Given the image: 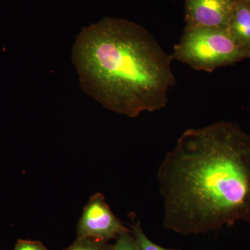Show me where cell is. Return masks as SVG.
Masks as SVG:
<instances>
[{
    "mask_svg": "<svg viewBox=\"0 0 250 250\" xmlns=\"http://www.w3.org/2000/svg\"><path fill=\"white\" fill-rule=\"evenodd\" d=\"M158 182L167 229L186 236L250 222V134L224 121L187 129Z\"/></svg>",
    "mask_w": 250,
    "mask_h": 250,
    "instance_id": "6da1fadb",
    "label": "cell"
},
{
    "mask_svg": "<svg viewBox=\"0 0 250 250\" xmlns=\"http://www.w3.org/2000/svg\"><path fill=\"white\" fill-rule=\"evenodd\" d=\"M82 90L129 118L166 107L175 84L172 54L139 24L106 18L82 29L72 53Z\"/></svg>",
    "mask_w": 250,
    "mask_h": 250,
    "instance_id": "7a4b0ae2",
    "label": "cell"
},
{
    "mask_svg": "<svg viewBox=\"0 0 250 250\" xmlns=\"http://www.w3.org/2000/svg\"><path fill=\"white\" fill-rule=\"evenodd\" d=\"M172 57L195 70L213 72L248 58V54L227 29L187 27Z\"/></svg>",
    "mask_w": 250,
    "mask_h": 250,
    "instance_id": "3957f363",
    "label": "cell"
},
{
    "mask_svg": "<svg viewBox=\"0 0 250 250\" xmlns=\"http://www.w3.org/2000/svg\"><path fill=\"white\" fill-rule=\"evenodd\" d=\"M130 231L112 211L103 194H95L83 208L77 227V238L108 242Z\"/></svg>",
    "mask_w": 250,
    "mask_h": 250,
    "instance_id": "277c9868",
    "label": "cell"
},
{
    "mask_svg": "<svg viewBox=\"0 0 250 250\" xmlns=\"http://www.w3.org/2000/svg\"><path fill=\"white\" fill-rule=\"evenodd\" d=\"M236 0H185L187 27L227 29Z\"/></svg>",
    "mask_w": 250,
    "mask_h": 250,
    "instance_id": "5b68a950",
    "label": "cell"
},
{
    "mask_svg": "<svg viewBox=\"0 0 250 250\" xmlns=\"http://www.w3.org/2000/svg\"><path fill=\"white\" fill-rule=\"evenodd\" d=\"M227 29L248 54L250 51V4L236 0Z\"/></svg>",
    "mask_w": 250,
    "mask_h": 250,
    "instance_id": "8992f818",
    "label": "cell"
},
{
    "mask_svg": "<svg viewBox=\"0 0 250 250\" xmlns=\"http://www.w3.org/2000/svg\"><path fill=\"white\" fill-rule=\"evenodd\" d=\"M131 233L135 241L141 250H182L180 249H168L163 248L156 243H153L143 231L141 223L134 222L131 225Z\"/></svg>",
    "mask_w": 250,
    "mask_h": 250,
    "instance_id": "52a82bcc",
    "label": "cell"
},
{
    "mask_svg": "<svg viewBox=\"0 0 250 250\" xmlns=\"http://www.w3.org/2000/svg\"><path fill=\"white\" fill-rule=\"evenodd\" d=\"M108 242L90 238H77L76 241L65 250H111Z\"/></svg>",
    "mask_w": 250,
    "mask_h": 250,
    "instance_id": "ba28073f",
    "label": "cell"
},
{
    "mask_svg": "<svg viewBox=\"0 0 250 250\" xmlns=\"http://www.w3.org/2000/svg\"><path fill=\"white\" fill-rule=\"evenodd\" d=\"M111 250H141L135 241L131 230L121 233L112 245Z\"/></svg>",
    "mask_w": 250,
    "mask_h": 250,
    "instance_id": "9c48e42d",
    "label": "cell"
},
{
    "mask_svg": "<svg viewBox=\"0 0 250 250\" xmlns=\"http://www.w3.org/2000/svg\"><path fill=\"white\" fill-rule=\"evenodd\" d=\"M14 250H48L39 241L19 240L15 246Z\"/></svg>",
    "mask_w": 250,
    "mask_h": 250,
    "instance_id": "30bf717a",
    "label": "cell"
},
{
    "mask_svg": "<svg viewBox=\"0 0 250 250\" xmlns=\"http://www.w3.org/2000/svg\"><path fill=\"white\" fill-rule=\"evenodd\" d=\"M241 1H244V2L247 3V4H250V0H241Z\"/></svg>",
    "mask_w": 250,
    "mask_h": 250,
    "instance_id": "8fae6325",
    "label": "cell"
},
{
    "mask_svg": "<svg viewBox=\"0 0 250 250\" xmlns=\"http://www.w3.org/2000/svg\"><path fill=\"white\" fill-rule=\"evenodd\" d=\"M248 58H250V51L248 54Z\"/></svg>",
    "mask_w": 250,
    "mask_h": 250,
    "instance_id": "7c38bea8",
    "label": "cell"
}]
</instances>
